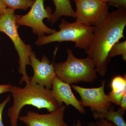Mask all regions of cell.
I'll use <instances>...</instances> for the list:
<instances>
[{
	"label": "cell",
	"mask_w": 126,
	"mask_h": 126,
	"mask_svg": "<svg viewBox=\"0 0 126 126\" xmlns=\"http://www.w3.org/2000/svg\"><path fill=\"white\" fill-rule=\"evenodd\" d=\"M126 25V9L122 8L109 12L101 23L94 27L92 42L85 51L93 59L97 73L101 77H105L107 72L110 49L124 38Z\"/></svg>",
	"instance_id": "obj_1"
},
{
	"label": "cell",
	"mask_w": 126,
	"mask_h": 126,
	"mask_svg": "<svg viewBox=\"0 0 126 126\" xmlns=\"http://www.w3.org/2000/svg\"><path fill=\"white\" fill-rule=\"evenodd\" d=\"M10 92L14 99L13 106L7 111L11 126H18L20 113L25 106L31 105L39 110L46 109L49 112L60 107L54 98L51 90L37 84L30 82L23 88L12 85Z\"/></svg>",
	"instance_id": "obj_2"
},
{
	"label": "cell",
	"mask_w": 126,
	"mask_h": 126,
	"mask_svg": "<svg viewBox=\"0 0 126 126\" xmlns=\"http://www.w3.org/2000/svg\"><path fill=\"white\" fill-rule=\"evenodd\" d=\"M67 53L66 61L54 64L56 77L69 84L80 82H93L97 76L93 59L88 56L84 59L77 58L68 48Z\"/></svg>",
	"instance_id": "obj_3"
},
{
	"label": "cell",
	"mask_w": 126,
	"mask_h": 126,
	"mask_svg": "<svg viewBox=\"0 0 126 126\" xmlns=\"http://www.w3.org/2000/svg\"><path fill=\"white\" fill-rule=\"evenodd\" d=\"M60 30L47 36H39L36 41V45H45L49 43L64 41L75 43V47L85 51L90 47L94 36V27L75 21L68 22L63 19L59 25Z\"/></svg>",
	"instance_id": "obj_4"
},
{
	"label": "cell",
	"mask_w": 126,
	"mask_h": 126,
	"mask_svg": "<svg viewBox=\"0 0 126 126\" xmlns=\"http://www.w3.org/2000/svg\"><path fill=\"white\" fill-rule=\"evenodd\" d=\"M16 15L15 11L7 8L4 14L0 15V32L4 33L12 41L19 57V72L22 76L20 84L25 82L30 83L31 77L26 72L27 65H31L30 56L32 52L31 46L26 44L22 40L18 33L19 26L16 23Z\"/></svg>",
	"instance_id": "obj_5"
},
{
	"label": "cell",
	"mask_w": 126,
	"mask_h": 126,
	"mask_svg": "<svg viewBox=\"0 0 126 126\" xmlns=\"http://www.w3.org/2000/svg\"><path fill=\"white\" fill-rule=\"evenodd\" d=\"M44 1V0H35L28 13L23 16L16 15V23L18 26L31 27L34 33L39 36L46 34H51L56 32V30L47 27L43 22L46 18L50 21L53 16L51 9L45 7Z\"/></svg>",
	"instance_id": "obj_6"
},
{
	"label": "cell",
	"mask_w": 126,
	"mask_h": 126,
	"mask_svg": "<svg viewBox=\"0 0 126 126\" xmlns=\"http://www.w3.org/2000/svg\"><path fill=\"white\" fill-rule=\"evenodd\" d=\"M76 20L78 23L95 27L101 23L109 12L107 2L99 0H77Z\"/></svg>",
	"instance_id": "obj_7"
},
{
	"label": "cell",
	"mask_w": 126,
	"mask_h": 126,
	"mask_svg": "<svg viewBox=\"0 0 126 126\" xmlns=\"http://www.w3.org/2000/svg\"><path fill=\"white\" fill-rule=\"evenodd\" d=\"M101 86L98 88H84L72 84L71 87L77 92L81 98V105L89 107L93 112H101L108 111L111 108L112 103L108 99L104 91L106 81H101Z\"/></svg>",
	"instance_id": "obj_8"
},
{
	"label": "cell",
	"mask_w": 126,
	"mask_h": 126,
	"mask_svg": "<svg viewBox=\"0 0 126 126\" xmlns=\"http://www.w3.org/2000/svg\"><path fill=\"white\" fill-rule=\"evenodd\" d=\"M58 47L55 50L54 58L52 63L48 58L43 55L41 61L36 58L35 53L32 51L30 56L31 65L33 70L34 74L31 77L30 82L39 84L49 90L52 88V83L56 73L54 67V61L58 50Z\"/></svg>",
	"instance_id": "obj_9"
},
{
	"label": "cell",
	"mask_w": 126,
	"mask_h": 126,
	"mask_svg": "<svg viewBox=\"0 0 126 126\" xmlns=\"http://www.w3.org/2000/svg\"><path fill=\"white\" fill-rule=\"evenodd\" d=\"M66 108L65 105H63L47 114L30 111L25 116H19L18 119L27 126H69L64 120Z\"/></svg>",
	"instance_id": "obj_10"
},
{
	"label": "cell",
	"mask_w": 126,
	"mask_h": 126,
	"mask_svg": "<svg viewBox=\"0 0 126 126\" xmlns=\"http://www.w3.org/2000/svg\"><path fill=\"white\" fill-rule=\"evenodd\" d=\"M51 89L52 95L60 107L64 103L67 107L72 105L81 114L85 113L81 102L75 96L70 84L63 82L56 76L52 82Z\"/></svg>",
	"instance_id": "obj_11"
},
{
	"label": "cell",
	"mask_w": 126,
	"mask_h": 126,
	"mask_svg": "<svg viewBox=\"0 0 126 126\" xmlns=\"http://www.w3.org/2000/svg\"><path fill=\"white\" fill-rule=\"evenodd\" d=\"M111 91L107 94L108 99L112 103L120 106L122 98L126 94V76L117 75L114 77L110 83Z\"/></svg>",
	"instance_id": "obj_12"
},
{
	"label": "cell",
	"mask_w": 126,
	"mask_h": 126,
	"mask_svg": "<svg viewBox=\"0 0 126 126\" xmlns=\"http://www.w3.org/2000/svg\"><path fill=\"white\" fill-rule=\"evenodd\" d=\"M55 10L50 22L54 24L61 16L75 18V12L73 9L70 0H53Z\"/></svg>",
	"instance_id": "obj_13"
},
{
	"label": "cell",
	"mask_w": 126,
	"mask_h": 126,
	"mask_svg": "<svg viewBox=\"0 0 126 126\" xmlns=\"http://www.w3.org/2000/svg\"><path fill=\"white\" fill-rule=\"evenodd\" d=\"M125 111L118 109L115 111L111 108L108 111L101 112H93V117L95 120L100 118L106 119L117 126H126L124 117Z\"/></svg>",
	"instance_id": "obj_14"
},
{
	"label": "cell",
	"mask_w": 126,
	"mask_h": 126,
	"mask_svg": "<svg viewBox=\"0 0 126 126\" xmlns=\"http://www.w3.org/2000/svg\"><path fill=\"white\" fill-rule=\"evenodd\" d=\"M7 8L15 11L17 9L27 10L33 4L35 0H1Z\"/></svg>",
	"instance_id": "obj_15"
},
{
	"label": "cell",
	"mask_w": 126,
	"mask_h": 126,
	"mask_svg": "<svg viewBox=\"0 0 126 126\" xmlns=\"http://www.w3.org/2000/svg\"><path fill=\"white\" fill-rule=\"evenodd\" d=\"M122 55L124 61H126V41L115 44L109 51L108 57L110 59L115 56Z\"/></svg>",
	"instance_id": "obj_16"
},
{
	"label": "cell",
	"mask_w": 126,
	"mask_h": 126,
	"mask_svg": "<svg viewBox=\"0 0 126 126\" xmlns=\"http://www.w3.org/2000/svg\"><path fill=\"white\" fill-rule=\"evenodd\" d=\"M108 5L118 9H126V0H110Z\"/></svg>",
	"instance_id": "obj_17"
},
{
	"label": "cell",
	"mask_w": 126,
	"mask_h": 126,
	"mask_svg": "<svg viewBox=\"0 0 126 126\" xmlns=\"http://www.w3.org/2000/svg\"><path fill=\"white\" fill-rule=\"evenodd\" d=\"M11 99V96L9 95L4 101L0 103V126H5L2 121V115L4 109L7 103L10 102Z\"/></svg>",
	"instance_id": "obj_18"
},
{
	"label": "cell",
	"mask_w": 126,
	"mask_h": 126,
	"mask_svg": "<svg viewBox=\"0 0 126 126\" xmlns=\"http://www.w3.org/2000/svg\"><path fill=\"white\" fill-rule=\"evenodd\" d=\"M96 120L95 123L96 126H117L106 119L100 118Z\"/></svg>",
	"instance_id": "obj_19"
},
{
	"label": "cell",
	"mask_w": 126,
	"mask_h": 126,
	"mask_svg": "<svg viewBox=\"0 0 126 126\" xmlns=\"http://www.w3.org/2000/svg\"><path fill=\"white\" fill-rule=\"evenodd\" d=\"M12 85L10 84L0 85V94L10 92Z\"/></svg>",
	"instance_id": "obj_20"
},
{
	"label": "cell",
	"mask_w": 126,
	"mask_h": 126,
	"mask_svg": "<svg viewBox=\"0 0 126 126\" xmlns=\"http://www.w3.org/2000/svg\"><path fill=\"white\" fill-rule=\"evenodd\" d=\"M120 108L121 110L124 111L126 110V94H124L121 100L120 104Z\"/></svg>",
	"instance_id": "obj_21"
},
{
	"label": "cell",
	"mask_w": 126,
	"mask_h": 126,
	"mask_svg": "<svg viewBox=\"0 0 126 126\" xmlns=\"http://www.w3.org/2000/svg\"><path fill=\"white\" fill-rule=\"evenodd\" d=\"M7 9L6 6L4 4L1 0H0V15L4 13Z\"/></svg>",
	"instance_id": "obj_22"
},
{
	"label": "cell",
	"mask_w": 126,
	"mask_h": 126,
	"mask_svg": "<svg viewBox=\"0 0 126 126\" xmlns=\"http://www.w3.org/2000/svg\"><path fill=\"white\" fill-rule=\"evenodd\" d=\"M73 126H82V124L81 121L79 119H78L76 124H75V122H74Z\"/></svg>",
	"instance_id": "obj_23"
},
{
	"label": "cell",
	"mask_w": 126,
	"mask_h": 126,
	"mask_svg": "<svg viewBox=\"0 0 126 126\" xmlns=\"http://www.w3.org/2000/svg\"><path fill=\"white\" fill-rule=\"evenodd\" d=\"M88 126H96V125L95 123L91 122L89 123Z\"/></svg>",
	"instance_id": "obj_24"
},
{
	"label": "cell",
	"mask_w": 126,
	"mask_h": 126,
	"mask_svg": "<svg viewBox=\"0 0 126 126\" xmlns=\"http://www.w3.org/2000/svg\"><path fill=\"white\" fill-rule=\"evenodd\" d=\"M75 1H76L77 0H74ZM99 0L102 1H104V2H108L110 0Z\"/></svg>",
	"instance_id": "obj_25"
},
{
	"label": "cell",
	"mask_w": 126,
	"mask_h": 126,
	"mask_svg": "<svg viewBox=\"0 0 126 126\" xmlns=\"http://www.w3.org/2000/svg\"></svg>",
	"instance_id": "obj_26"
}]
</instances>
